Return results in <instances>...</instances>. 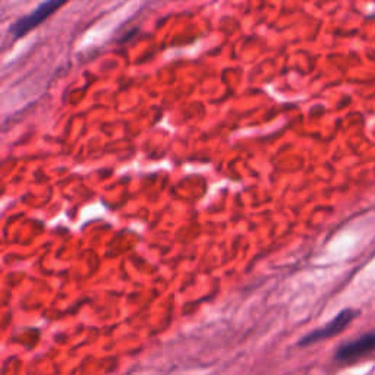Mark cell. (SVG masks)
Segmentation results:
<instances>
[{
  "mask_svg": "<svg viewBox=\"0 0 375 375\" xmlns=\"http://www.w3.org/2000/svg\"><path fill=\"white\" fill-rule=\"evenodd\" d=\"M374 352H375V331H368L337 348L334 353V359L342 364H352L365 358V356Z\"/></svg>",
  "mask_w": 375,
  "mask_h": 375,
  "instance_id": "2",
  "label": "cell"
},
{
  "mask_svg": "<svg viewBox=\"0 0 375 375\" xmlns=\"http://www.w3.org/2000/svg\"><path fill=\"white\" fill-rule=\"evenodd\" d=\"M63 4L62 2H54V0H49V2L42 4L39 8H35L31 13L20 18V20L15 21L13 25L11 27V34L15 37V39H21L27 32L34 30L35 27H39L44 20L53 12L58 11Z\"/></svg>",
  "mask_w": 375,
  "mask_h": 375,
  "instance_id": "3",
  "label": "cell"
},
{
  "mask_svg": "<svg viewBox=\"0 0 375 375\" xmlns=\"http://www.w3.org/2000/svg\"><path fill=\"white\" fill-rule=\"evenodd\" d=\"M358 315H359V311L352 309V308H346V309L340 311L326 326L316 328V330L308 333L305 337H302V339L299 340V346H311L314 343L327 340V339H330V337L340 334L343 330H346L350 326V323Z\"/></svg>",
  "mask_w": 375,
  "mask_h": 375,
  "instance_id": "1",
  "label": "cell"
}]
</instances>
